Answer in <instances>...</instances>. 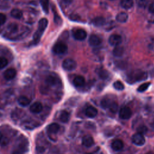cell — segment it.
Listing matches in <instances>:
<instances>
[{"mask_svg":"<svg viewBox=\"0 0 154 154\" xmlns=\"http://www.w3.org/2000/svg\"><path fill=\"white\" fill-rule=\"evenodd\" d=\"M16 75V70L13 68L7 69L3 73L4 78L7 80L10 81L13 79Z\"/></svg>","mask_w":154,"mask_h":154,"instance_id":"10","label":"cell"},{"mask_svg":"<svg viewBox=\"0 0 154 154\" xmlns=\"http://www.w3.org/2000/svg\"><path fill=\"white\" fill-rule=\"evenodd\" d=\"M60 130V125L56 123L49 125L47 127L48 132L49 134H56Z\"/></svg>","mask_w":154,"mask_h":154,"instance_id":"13","label":"cell"},{"mask_svg":"<svg viewBox=\"0 0 154 154\" xmlns=\"http://www.w3.org/2000/svg\"><path fill=\"white\" fill-rule=\"evenodd\" d=\"M147 132V128L144 125H140L137 128V132L143 135L145 134Z\"/></svg>","mask_w":154,"mask_h":154,"instance_id":"31","label":"cell"},{"mask_svg":"<svg viewBox=\"0 0 154 154\" xmlns=\"http://www.w3.org/2000/svg\"><path fill=\"white\" fill-rule=\"evenodd\" d=\"M19 104L22 106H28L31 103V100L25 96H20L17 99Z\"/></svg>","mask_w":154,"mask_h":154,"instance_id":"16","label":"cell"},{"mask_svg":"<svg viewBox=\"0 0 154 154\" xmlns=\"http://www.w3.org/2000/svg\"><path fill=\"white\" fill-rule=\"evenodd\" d=\"M113 87L117 90H123L125 88L124 84L120 81H116L113 84Z\"/></svg>","mask_w":154,"mask_h":154,"instance_id":"28","label":"cell"},{"mask_svg":"<svg viewBox=\"0 0 154 154\" xmlns=\"http://www.w3.org/2000/svg\"><path fill=\"white\" fill-rule=\"evenodd\" d=\"M146 154H154V153H153V152H148V153H146Z\"/></svg>","mask_w":154,"mask_h":154,"instance_id":"41","label":"cell"},{"mask_svg":"<svg viewBox=\"0 0 154 154\" xmlns=\"http://www.w3.org/2000/svg\"><path fill=\"white\" fill-rule=\"evenodd\" d=\"M82 143L85 147H91L94 144V140L91 136L87 135H85L83 137L82 140Z\"/></svg>","mask_w":154,"mask_h":154,"instance_id":"14","label":"cell"},{"mask_svg":"<svg viewBox=\"0 0 154 154\" xmlns=\"http://www.w3.org/2000/svg\"><path fill=\"white\" fill-rule=\"evenodd\" d=\"M85 114L89 118H94L97 114V110L95 107L93 106H89L86 108Z\"/></svg>","mask_w":154,"mask_h":154,"instance_id":"12","label":"cell"},{"mask_svg":"<svg viewBox=\"0 0 154 154\" xmlns=\"http://www.w3.org/2000/svg\"><path fill=\"white\" fill-rule=\"evenodd\" d=\"M147 78V73L142 70H135L129 73L127 78V82L134 83L135 82L144 81Z\"/></svg>","mask_w":154,"mask_h":154,"instance_id":"2","label":"cell"},{"mask_svg":"<svg viewBox=\"0 0 154 154\" xmlns=\"http://www.w3.org/2000/svg\"><path fill=\"white\" fill-rule=\"evenodd\" d=\"M12 154H22V152L20 151V150H14Z\"/></svg>","mask_w":154,"mask_h":154,"instance_id":"39","label":"cell"},{"mask_svg":"<svg viewBox=\"0 0 154 154\" xmlns=\"http://www.w3.org/2000/svg\"><path fill=\"white\" fill-rule=\"evenodd\" d=\"M19 143V150L22 152H26L28 150V142L26 138H23Z\"/></svg>","mask_w":154,"mask_h":154,"instance_id":"20","label":"cell"},{"mask_svg":"<svg viewBox=\"0 0 154 154\" xmlns=\"http://www.w3.org/2000/svg\"><path fill=\"white\" fill-rule=\"evenodd\" d=\"M42 109H43V106L42 103L39 102H34L29 107L30 111L34 114H37L40 112L42 111Z\"/></svg>","mask_w":154,"mask_h":154,"instance_id":"11","label":"cell"},{"mask_svg":"<svg viewBox=\"0 0 154 154\" xmlns=\"http://www.w3.org/2000/svg\"><path fill=\"white\" fill-rule=\"evenodd\" d=\"M40 3L43 11L48 14L49 13V0H40Z\"/></svg>","mask_w":154,"mask_h":154,"instance_id":"26","label":"cell"},{"mask_svg":"<svg viewBox=\"0 0 154 154\" xmlns=\"http://www.w3.org/2000/svg\"><path fill=\"white\" fill-rule=\"evenodd\" d=\"M88 154H89V153H88Z\"/></svg>","mask_w":154,"mask_h":154,"instance_id":"43","label":"cell"},{"mask_svg":"<svg viewBox=\"0 0 154 154\" xmlns=\"http://www.w3.org/2000/svg\"><path fill=\"white\" fill-rule=\"evenodd\" d=\"M128 15L125 12H121L117 14L116 17V19L117 22L120 23H125L128 20Z\"/></svg>","mask_w":154,"mask_h":154,"instance_id":"18","label":"cell"},{"mask_svg":"<svg viewBox=\"0 0 154 154\" xmlns=\"http://www.w3.org/2000/svg\"><path fill=\"white\" fill-rule=\"evenodd\" d=\"M6 22V16L3 13H0V25H3Z\"/></svg>","mask_w":154,"mask_h":154,"instance_id":"35","label":"cell"},{"mask_svg":"<svg viewBox=\"0 0 154 154\" xmlns=\"http://www.w3.org/2000/svg\"><path fill=\"white\" fill-rule=\"evenodd\" d=\"M119 117L122 119H129L132 116V111L128 106H123L119 111Z\"/></svg>","mask_w":154,"mask_h":154,"instance_id":"7","label":"cell"},{"mask_svg":"<svg viewBox=\"0 0 154 154\" xmlns=\"http://www.w3.org/2000/svg\"><path fill=\"white\" fill-rule=\"evenodd\" d=\"M150 82H145V83H143L142 84H141L137 88V90L139 92H143L144 91H146L148 88L150 86Z\"/></svg>","mask_w":154,"mask_h":154,"instance_id":"29","label":"cell"},{"mask_svg":"<svg viewBox=\"0 0 154 154\" xmlns=\"http://www.w3.org/2000/svg\"><path fill=\"white\" fill-rule=\"evenodd\" d=\"M85 84V78L81 75H78L75 76L73 79V84L76 87H82Z\"/></svg>","mask_w":154,"mask_h":154,"instance_id":"17","label":"cell"},{"mask_svg":"<svg viewBox=\"0 0 154 154\" xmlns=\"http://www.w3.org/2000/svg\"><path fill=\"white\" fill-rule=\"evenodd\" d=\"M99 76L102 78V79H105L106 78H107L108 76V73L106 70H103V69H102V70H100L99 73H98Z\"/></svg>","mask_w":154,"mask_h":154,"instance_id":"32","label":"cell"},{"mask_svg":"<svg viewBox=\"0 0 154 154\" xmlns=\"http://www.w3.org/2000/svg\"><path fill=\"white\" fill-rule=\"evenodd\" d=\"M122 42V37L119 34H112L109 36L108 38V42L111 46H116L120 45Z\"/></svg>","mask_w":154,"mask_h":154,"instance_id":"8","label":"cell"},{"mask_svg":"<svg viewBox=\"0 0 154 154\" xmlns=\"http://www.w3.org/2000/svg\"><path fill=\"white\" fill-rule=\"evenodd\" d=\"M22 11L18 8H14L11 11V16L15 19H19L22 17Z\"/></svg>","mask_w":154,"mask_h":154,"instance_id":"25","label":"cell"},{"mask_svg":"<svg viewBox=\"0 0 154 154\" xmlns=\"http://www.w3.org/2000/svg\"><path fill=\"white\" fill-rule=\"evenodd\" d=\"M57 82H58L57 78L54 75H49L46 78V84L50 86H53V85H56Z\"/></svg>","mask_w":154,"mask_h":154,"instance_id":"21","label":"cell"},{"mask_svg":"<svg viewBox=\"0 0 154 154\" xmlns=\"http://www.w3.org/2000/svg\"><path fill=\"white\" fill-rule=\"evenodd\" d=\"M70 114L69 113L65 110H63L61 112L60 114V120L63 123H67L69 120Z\"/></svg>","mask_w":154,"mask_h":154,"instance_id":"22","label":"cell"},{"mask_svg":"<svg viewBox=\"0 0 154 154\" xmlns=\"http://www.w3.org/2000/svg\"><path fill=\"white\" fill-rule=\"evenodd\" d=\"M8 64V60L4 57H0V69L5 67Z\"/></svg>","mask_w":154,"mask_h":154,"instance_id":"30","label":"cell"},{"mask_svg":"<svg viewBox=\"0 0 154 154\" xmlns=\"http://www.w3.org/2000/svg\"><path fill=\"white\" fill-rule=\"evenodd\" d=\"M132 141L135 145L141 146L145 143V138L143 134L137 132L132 135Z\"/></svg>","mask_w":154,"mask_h":154,"instance_id":"6","label":"cell"},{"mask_svg":"<svg viewBox=\"0 0 154 154\" xmlns=\"http://www.w3.org/2000/svg\"><path fill=\"white\" fill-rule=\"evenodd\" d=\"M88 43L90 46L95 47L99 46L102 43L101 38L96 34H91L88 39Z\"/></svg>","mask_w":154,"mask_h":154,"instance_id":"9","label":"cell"},{"mask_svg":"<svg viewBox=\"0 0 154 154\" xmlns=\"http://www.w3.org/2000/svg\"><path fill=\"white\" fill-rule=\"evenodd\" d=\"M93 24L96 26H101L105 23V19L102 16H98L93 19Z\"/></svg>","mask_w":154,"mask_h":154,"instance_id":"19","label":"cell"},{"mask_svg":"<svg viewBox=\"0 0 154 154\" xmlns=\"http://www.w3.org/2000/svg\"><path fill=\"white\" fill-rule=\"evenodd\" d=\"M111 147L113 150L116 151H119L123 147V143L120 140H115L112 141L111 144Z\"/></svg>","mask_w":154,"mask_h":154,"instance_id":"15","label":"cell"},{"mask_svg":"<svg viewBox=\"0 0 154 154\" xmlns=\"http://www.w3.org/2000/svg\"><path fill=\"white\" fill-rule=\"evenodd\" d=\"M123 53H124L123 48L122 46H120L119 45L115 46L114 49L112 51L113 55L117 57H120L122 56Z\"/></svg>","mask_w":154,"mask_h":154,"instance_id":"23","label":"cell"},{"mask_svg":"<svg viewBox=\"0 0 154 154\" xmlns=\"http://www.w3.org/2000/svg\"><path fill=\"white\" fill-rule=\"evenodd\" d=\"M133 0H121L120 5L125 9H129L133 6Z\"/></svg>","mask_w":154,"mask_h":154,"instance_id":"24","label":"cell"},{"mask_svg":"<svg viewBox=\"0 0 154 154\" xmlns=\"http://www.w3.org/2000/svg\"><path fill=\"white\" fill-rule=\"evenodd\" d=\"M76 62L72 58H66L62 63L63 68L67 71H72L76 68Z\"/></svg>","mask_w":154,"mask_h":154,"instance_id":"4","label":"cell"},{"mask_svg":"<svg viewBox=\"0 0 154 154\" xmlns=\"http://www.w3.org/2000/svg\"><path fill=\"white\" fill-rule=\"evenodd\" d=\"M108 108H109V111L112 113H116L118 109V104L115 101H111L109 104Z\"/></svg>","mask_w":154,"mask_h":154,"instance_id":"27","label":"cell"},{"mask_svg":"<svg viewBox=\"0 0 154 154\" xmlns=\"http://www.w3.org/2000/svg\"><path fill=\"white\" fill-rule=\"evenodd\" d=\"M52 51L56 54H63L67 51V46L63 42H58L54 45Z\"/></svg>","mask_w":154,"mask_h":154,"instance_id":"3","label":"cell"},{"mask_svg":"<svg viewBox=\"0 0 154 154\" xmlns=\"http://www.w3.org/2000/svg\"><path fill=\"white\" fill-rule=\"evenodd\" d=\"M149 11L150 13H152V14H154V2H152L149 6Z\"/></svg>","mask_w":154,"mask_h":154,"instance_id":"37","label":"cell"},{"mask_svg":"<svg viewBox=\"0 0 154 154\" xmlns=\"http://www.w3.org/2000/svg\"><path fill=\"white\" fill-rule=\"evenodd\" d=\"M3 136H4V135H2V134L1 133V132L0 131V140H1V139L2 138V137H3Z\"/></svg>","mask_w":154,"mask_h":154,"instance_id":"40","label":"cell"},{"mask_svg":"<svg viewBox=\"0 0 154 154\" xmlns=\"http://www.w3.org/2000/svg\"><path fill=\"white\" fill-rule=\"evenodd\" d=\"M8 143H9V139L7 137L3 136L2 138L0 140V145H1L2 146H6L7 144H8Z\"/></svg>","mask_w":154,"mask_h":154,"instance_id":"33","label":"cell"},{"mask_svg":"<svg viewBox=\"0 0 154 154\" xmlns=\"http://www.w3.org/2000/svg\"><path fill=\"white\" fill-rule=\"evenodd\" d=\"M72 35L75 40L79 41L85 40L87 35L86 31L83 29H76L73 30Z\"/></svg>","mask_w":154,"mask_h":154,"instance_id":"5","label":"cell"},{"mask_svg":"<svg viewBox=\"0 0 154 154\" xmlns=\"http://www.w3.org/2000/svg\"><path fill=\"white\" fill-rule=\"evenodd\" d=\"M8 29L11 32H16L17 30V25L16 23H11L8 25Z\"/></svg>","mask_w":154,"mask_h":154,"instance_id":"34","label":"cell"},{"mask_svg":"<svg viewBox=\"0 0 154 154\" xmlns=\"http://www.w3.org/2000/svg\"><path fill=\"white\" fill-rule=\"evenodd\" d=\"M61 1L65 5H70L73 1V0H61Z\"/></svg>","mask_w":154,"mask_h":154,"instance_id":"38","label":"cell"},{"mask_svg":"<svg viewBox=\"0 0 154 154\" xmlns=\"http://www.w3.org/2000/svg\"><path fill=\"white\" fill-rule=\"evenodd\" d=\"M137 2L138 4V5L141 7H143L147 4L146 0H137Z\"/></svg>","mask_w":154,"mask_h":154,"instance_id":"36","label":"cell"},{"mask_svg":"<svg viewBox=\"0 0 154 154\" xmlns=\"http://www.w3.org/2000/svg\"><path fill=\"white\" fill-rule=\"evenodd\" d=\"M110 1H113V0H110Z\"/></svg>","mask_w":154,"mask_h":154,"instance_id":"42","label":"cell"},{"mask_svg":"<svg viewBox=\"0 0 154 154\" xmlns=\"http://www.w3.org/2000/svg\"><path fill=\"white\" fill-rule=\"evenodd\" d=\"M48 21L46 18H42L39 20L38 23V28L33 35V43L36 44L39 42L43 32L48 26Z\"/></svg>","mask_w":154,"mask_h":154,"instance_id":"1","label":"cell"}]
</instances>
